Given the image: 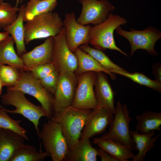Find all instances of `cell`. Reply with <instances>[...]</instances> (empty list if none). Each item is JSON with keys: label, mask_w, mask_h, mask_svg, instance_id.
<instances>
[{"label": "cell", "mask_w": 161, "mask_h": 161, "mask_svg": "<svg viewBox=\"0 0 161 161\" xmlns=\"http://www.w3.org/2000/svg\"><path fill=\"white\" fill-rule=\"evenodd\" d=\"M25 6L24 4L21 5L16 20L11 24L3 28L4 30L11 35L13 38L16 45L17 54L19 56L27 52L24 41L23 24Z\"/></svg>", "instance_id": "cell-21"}, {"label": "cell", "mask_w": 161, "mask_h": 161, "mask_svg": "<svg viewBox=\"0 0 161 161\" xmlns=\"http://www.w3.org/2000/svg\"><path fill=\"white\" fill-rule=\"evenodd\" d=\"M55 70L52 63L38 65L30 69L28 71L35 77L40 79L47 76Z\"/></svg>", "instance_id": "cell-33"}, {"label": "cell", "mask_w": 161, "mask_h": 161, "mask_svg": "<svg viewBox=\"0 0 161 161\" xmlns=\"http://www.w3.org/2000/svg\"><path fill=\"white\" fill-rule=\"evenodd\" d=\"M9 34L6 32H0V43L9 36Z\"/></svg>", "instance_id": "cell-36"}, {"label": "cell", "mask_w": 161, "mask_h": 161, "mask_svg": "<svg viewBox=\"0 0 161 161\" xmlns=\"http://www.w3.org/2000/svg\"><path fill=\"white\" fill-rule=\"evenodd\" d=\"M24 41L28 44L35 39L54 37L64 27L59 14L50 12L37 15L24 25Z\"/></svg>", "instance_id": "cell-3"}, {"label": "cell", "mask_w": 161, "mask_h": 161, "mask_svg": "<svg viewBox=\"0 0 161 161\" xmlns=\"http://www.w3.org/2000/svg\"><path fill=\"white\" fill-rule=\"evenodd\" d=\"M24 138L12 131L0 128V161H10Z\"/></svg>", "instance_id": "cell-17"}, {"label": "cell", "mask_w": 161, "mask_h": 161, "mask_svg": "<svg viewBox=\"0 0 161 161\" xmlns=\"http://www.w3.org/2000/svg\"><path fill=\"white\" fill-rule=\"evenodd\" d=\"M115 30L118 34L126 38L129 42L131 56L140 49L145 50L152 55H158L154 47L156 42L161 38V32L157 28L150 26L142 30L131 28L130 31H127L120 26Z\"/></svg>", "instance_id": "cell-8"}, {"label": "cell", "mask_w": 161, "mask_h": 161, "mask_svg": "<svg viewBox=\"0 0 161 161\" xmlns=\"http://www.w3.org/2000/svg\"><path fill=\"white\" fill-rule=\"evenodd\" d=\"M114 114L106 108L98 107L88 114L80 138L90 139L104 133L112 121Z\"/></svg>", "instance_id": "cell-14"}, {"label": "cell", "mask_w": 161, "mask_h": 161, "mask_svg": "<svg viewBox=\"0 0 161 161\" xmlns=\"http://www.w3.org/2000/svg\"><path fill=\"white\" fill-rule=\"evenodd\" d=\"M130 113L127 105L122 104L119 100L116 103L114 116L109 126V130L100 138L110 139L126 145L131 151L135 150L130 134L129 125L133 119Z\"/></svg>", "instance_id": "cell-5"}, {"label": "cell", "mask_w": 161, "mask_h": 161, "mask_svg": "<svg viewBox=\"0 0 161 161\" xmlns=\"http://www.w3.org/2000/svg\"><path fill=\"white\" fill-rule=\"evenodd\" d=\"M38 136L53 161L64 160L69 149L58 123L49 119L43 124Z\"/></svg>", "instance_id": "cell-6"}, {"label": "cell", "mask_w": 161, "mask_h": 161, "mask_svg": "<svg viewBox=\"0 0 161 161\" xmlns=\"http://www.w3.org/2000/svg\"><path fill=\"white\" fill-rule=\"evenodd\" d=\"M98 156L102 161H117L105 151L100 148H97Z\"/></svg>", "instance_id": "cell-34"}, {"label": "cell", "mask_w": 161, "mask_h": 161, "mask_svg": "<svg viewBox=\"0 0 161 161\" xmlns=\"http://www.w3.org/2000/svg\"><path fill=\"white\" fill-rule=\"evenodd\" d=\"M20 91L7 89L6 92L1 96V101L4 105H12L16 108L14 110L4 108L7 112L21 114L32 123L38 135L40 119L43 117H47V112L41 106L36 105L30 101Z\"/></svg>", "instance_id": "cell-4"}, {"label": "cell", "mask_w": 161, "mask_h": 161, "mask_svg": "<svg viewBox=\"0 0 161 161\" xmlns=\"http://www.w3.org/2000/svg\"><path fill=\"white\" fill-rule=\"evenodd\" d=\"M65 29L63 27L60 32L54 37L52 63L59 73L74 72L78 67V61L74 53L66 43Z\"/></svg>", "instance_id": "cell-9"}, {"label": "cell", "mask_w": 161, "mask_h": 161, "mask_svg": "<svg viewBox=\"0 0 161 161\" xmlns=\"http://www.w3.org/2000/svg\"><path fill=\"white\" fill-rule=\"evenodd\" d=\"M7 89L20 91L33 96L39 101L46 112L48 119L52 116L54 112L53 96L30 71L20 70V76L18 82L14 86Z\"/></svg>", "instance_id": "cell-7"}, {"label": "cell", "mask_w": 161, "mask_h": 161, "mask_svg": "<svg viewBox=\"0 0 161 161\" xmlns=\"http://www.w3.org/2000/svg\"><path fill=\"white\" fill-rule=\"evenodd\" d=\"M152 71L153 74L156 78L155 80L161 83L160 64L157 63L154 65L152 66Z\"/></svg>", "instance_id": "cell-35"}, {"label": "cell", "mask_w": 161, "mask_h": 161, "mask_svg": "<svg viewBox=\"0 0 161 161\" xmlns=\"http://www.w3.org/2000/svg\"><path fill=\"white\" fill-rule=\"evenodd\" d=\"M14 43L11 36L0 43V64H7L24 70L23 61L15 50Z\"/></svg>", "instance_id": "cell-24"}, {"label": "cell", "mask_w": 161, "mask_h": 161, "mask_svg": "<svg viewBox=\"0 0 161 161\" xmlns=\"http://www.w3.org/2000/svg\"><path fill=\"white\" fill-rule=\"evenodd\" d=\"M78 83L77 77L74 72L59 73L57 86L54 94V112L71 106Z\"/></svg>", "instance_id": "cell-12"}, {"label": "cell", "mask_w": 161, "mask_h": 161, "mask_svg": "<svg viewBox=\"0 0 161 161\" xmlns=\"http://www.w3.org/2000/svg\"><path fill=\"white\" fill-rule=\"evenodd\" d=\"M91 110L80 109L71 106L54 112L49 119L58 123L69 149L80 139L87 116Z\"/></svg>", "instance_id": "cell-1"}, {"label": "cell", "mask_w": 161, "mask_h": 161, "mask_svg": "<svg viewBox=\"0 0 161 161\" xmlns=\"http://www.w3.org/2000/svg\"><path fill=\"white\" fill-rule=\"evenodd\" d=\"M58 0H29L25 6L24 21L26 22L34 17L52 12L58 4Z\"/></svg>", "instance_id": "cell-25"}, {"label": "cell", "mask_w": 161, "mask_h": 161, "mask_svg": "<svg viewBox=\"0 0 161 161\" xmlns=\"http://www.w3.org/2000/svg\"><path fill=\"white\" fill-rule=\"evenodd\" d=\"M96 75V72H89L77 76L78 83L72 106L86 110L97 107L94 88Z\"/></svg>", "instance_id": "cell-10"}, {"label": "cell", "mask_w": 161, "mask_h": 161, "mask_svg": "<svg viewBox=\"0 0 161 161\" xmlns=\"http://www.w3.org/2000/svg\"><path fill=\"white\" fill-rule=\"evenodd\" d=\"M63 23L65 29L66 41L72 52H74L81 45L89 44L91 25H83L78 23L74 12L66 13Z\"/></svg>", "instance_id": "cell-13"}, {"label": "cell", "mask_w": 161, "mask_h": 161, "mask_svg": "<svg viewBox=\"0 0 161 161\" xmlns=\"http://www.w3.org/2000/svg\"><path fill=\"white\" fill-rule=\"evenodd\" d=\"M110 72L126 77L134 82L147 86L160 92H161V83L155 80L151 79L142 73L137 72L130 73L126 71H124L117 70H113Z\"/></svg>", "instance_id": "cell-28"}, {"label": "cell", "mask_w": 161, "mask_h": 161, "mask_svg": "<svg viewBox=\"0 0 161 161\" xmlns=\"http://www.w3.org/2000/svg\"><path fill=\"white\" fill-rule=\"evenodd\" d=\"M4 108L0 105V128L12 131L20 135L24 139L29 140L26 134L27 131L20 125L21 121L11 118Z\"/></svg>", "instance_id": "cell-29"}, {"label": "cell", "mask_w": 161, "mask_h": 161, "mask_svg": "<svg viewBox=\"0 0 161 161\" xmlns=\"http://www.w3.org/2000/svg\"><path fill=\"white\" fill-rule=\"evenodd\" d=\"M3 86L1 81L0 80V95H1L2 93V87Z\"/></svg>", "instance_id": "cell-37"}, {"label": "cell", "mask_w": 161, "mask_h": 161, "mask_svg": "<svg viewBox=\"0 0 161 161\" xmlns=\"http://www.w3.org/2000/svg\"><path fill=\"white\" fill-rule=\"evenodd\" d=\"M19 7H12L7 3L0 0V27L4 28L13 23L17 18Z\"/></svg>", "instance_id": "cell-31"}, {"label": "cell", "mask_w": 161, "mask_h": 161, "mask_svg": "<svg viewBox=\"0 0 161 161\" xmlns=\"http://www.w3.org/2000/svg\"><path fill=\"white\" fill-rule=\"evenodd\" d=\"M97 156V148L92 146L90 139L80 138L69 149L64 161H96Z\"/></svg>", "instance_id": "cell-18"}, {"label": "cell", "mask_w": 161, "mask_h": 161, "mask_svg": "<svg viewBox=\"0 0 161 161\" xmlns=\"http://www.w3.org/2000/svg\"><path fill=\"white\" fill-rule=\"evenodd\" d=\"M127 22L125 18L110 13L105 21L92 27L89 32V44L96 49L102 51L107 49L115 50L127 56V54L116 46L113 33L117 27Z\"/></svg>", "instance_id": "cell-2"}, {"label": "cell", "mask_w": 161, "mask_h": 161, "mask_svg": "<svg viewBox=\"0 0 161 161\" xmlns=\"http://www.w3.org/2000/svg\"><path fill=\"white\" fill-rule=\"evenodd\" d=\"M78 48L91 55L104 68L110 72L113 70L126 71L124 69L113 63L102 51L91 47L88 44H83Z\"/></svg>", "instance_id": "cell-27"}, {"label": "cell", "mask_w": 161, "mask_h": 161, "mask_svg": "<svg viewBox=\"0 0 161 161\" xmlns=\"http://www.w3.org/2000/svg\"><path fill=\"white\" fill-rule=\"evenodd\" d=\"M135 130L141 134L152 131H161V112L148 110L135 116Z\"/></svg>", "instance_id": "cell-23"}, {"label": "cell", "mask_w": 161, "mask_h": 161, "mask_svg": "<svg viewBox=\"0 0 161 161\" xmlns=\"http://www.w3.org/2000/svg\"><path fill=\"white\" fill-rule=\"evenodd\" d=\"M19 0H16L17 1V4H18V2L19 1Z\"/></svg>", "instance_id": "cell-38"}, {"label": "cell", "mask_w": 161, "mask_h": 161, "mask_svg": "<svg viewBox=\"0 0 161 161\" xmlns=\"http://www.w3.org/2000/svg\"><path fill=\"white\" fill-rule=\"evenodd\" d=\"M94 87L97 106L106 108L114 114L115 93L104 73L96 72Z\"/></svg>", "instance_id": "cell-16"}, {"label": "cell", "mask_w": 161, "mask_h": 161, "mask_svg": "<svg viewBox=\"0 0 161 161\" xmlns=\"http://www.w3.org/2000/svg\"></svg>", "instance_id": "cell-39"}, {"label": "cell", "mask_w": 161, "mask_h": 161, "mask_svg": "<svg viewBox=\"0 0 161 161\" xmlns=\"http://www.w3.org/2000/svg\"><path fill=\"white\" fill-rule=\"evenodd\" d=\"M82 5L80 14L76 19L79 24L94 25L100 24L108 18L115 7L108 0H78Z\"/></svg>", "instance_id": "cell-11"}, {"label": "cell", "mask_w": 161, "mask_h": 161, "mask_svg": "<svg viewBox=\"0 0 161 161\" xmlns=\"http://www.w3.org/2000/svg\"><path fill=\"white\" fill-rule=\"evenodd\" d=\"M58 75V72L55 70L47 76L39 80L45 89L54 94L57 86Z\"/></svg>", "instance_id": "cell-32"}, {"label": "cell", "mask_w": 161, "mask_h": 161, "mask_svg": "<svg viewBox=\"0 0 161 161\" xmlns=\"http://www.w3.org/2000/svg\"><path fill=\"white\" fill-rule=\"evenodd\" d=\"M49 156L45 151H38L34 146L24 144L17 149L10 161H42Z\"/></svg>", "instance_id": "cell-26"}, {"label": "cell", "mask_w": 161, "mask_h": 161, "mask_svg": "<svg viewBox=\"0 0 161 161\" xmlns=\"http://www.w3.org/2000/svg\"><path fill=\"white\" fill-rule=\"evenodd\" d=\"M53 37H49L40 45L22 54L20 57L24 65V71H28L35 66L52 63Z\"/></svg>", "instance_id": "cell-15"}, {"label": "cell", "mask_w": 161, "mask_h": 161, "mask_svg": "<svg viewBox=\"0 0 161 161\" xmlns=\"http://www.w3.org/2000/svg\"><path fill=\"white\" fill-rule=\"evenodd\" d=\"M93 143L117 161H128L134 155L127 146L110 139L95 137L94 139Z\"/></svg>", "instance_id": "cell-20"}, {"label": "cell", "mask_w": 161, "mask_h": 161, "mask_svg": "<svg viewBox=\"0 0 161 161\" xmlns=\"http://www.w3.org/2000/svg\"><path fill=\"white\" fill-rule=\"evenodd\" d=\"M78 61V67L74 72L77 76L89 72H102L110 75L112 79L116 78L115 75L104 68L93 57L79 48L74 52Z\"/></svg>", "instance_id": "cell-22"}, {"label": "cell", "mask_w": 161, "mask_h": 161, "mask_svg": "<svg viewBox=\"0 0 161 161\" xmlns=\"http://www.w3.org/2000/svg\"><path fill=\"white\" fill-rule=\"evenodd\" d=\"M155 131L147 134H141L137 131L130 129V134L135 145V150L137 153L134 155L132 161H143L146 153L150 151L154 146V143L161 136L160 133L154 136Z\"/></svg>", "instance_id": "cell-19"}, {"label": "cell", "mask_w": 161, "mask_h": 161, "mask_svg": "<svg viewBox=\"0 0 161 161\" xmlns=\"http://www.w3.org/2000/svg\"><path fill=\"white\" fill-rule=\"evenodd\" d=\"M20 76V70L8 65L0 64V80L3 86L7 88L14 86Z\"/></svg>", "instance_id": "cell-30"}]
</instances>
